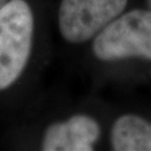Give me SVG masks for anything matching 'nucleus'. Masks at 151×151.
<instances>
[{
  "label": "nucleus",
  "mask_w": 151,
  "mask_h": 151,
  "mask_svg": "<svg viewBox=\"0 0 151 151\" xmlns=\"http://www.w3.org/2000/svg\"><path fill=\"white\" fill-rule=\"evenodd\" d=\"M32 30L34 18L27 2L7 1L0 9V91L22 73L30 54Z\"/></svg>",
  "instance_id": "f257e3e1"
},
{
  "label": "nucleus",
  "mask_w": 151,
  "mask_h": 151,
  "mask_svg": "<svg viewBox=\"0 0 151 151\" xmlns=\"http://www.w3.org/2000/svg\"><path fill=\"white\" fill-rule=\"evenodd\" d=\"M93 52L101 60H151V11L132 10L112 20L99 32Z\"/></svg>",
  "instance_id": "f03ea898"
},
{
  "label": "nucleus",
  "mask_w": 151,
  "mask_h": 151,
  "mask_svg": "<svg viewBox=\"0 0 151 151\" xmlns=\"http://www.w3.org/2000/svg\"><path fill=\"white\" fill-rule=\"evenodd\" d=\"M128 0H63L58 11L62 36L83 43L100 32L124 10Z\"/></svg>",
  "instance_id": "7ed1b4c3"
},
{
  "label": "nucleus",
  "mask_w": 151,
  "mask_h": 151,
  "mask_svg": "<svg viewBox=\"0 0 151 151\" xmlns=\"http://www.w3.org/2000/svg\"><path fill=\"white\" fill-rule=\"evenodd\" d=\"M100 135L95 120L76 115L63 123H55L46 130L43 141L45 151H91Z\"/></svg>",
  "instance_id": "20e7f679"
},
{
  "label": "nucleus",
  "mask_w": 151,
  "mask_h": 151,
  "mask_svg": "<svg viewBox=\"0 0 151 151\" xmlns=\"http://www.w3.org/2000/svg\"><path fill=\"white\" fill-rule=\"evenodd\" d=\"M111 142L116 151H151V124L135 115H124L112 128Z\"/></svg>",
  "instance_id": "39448f33"
},
{
  "label": "nucleus",
  "mask_w": 151,
  "mask_h": 151,
  "mask_svg": "<svg viewBox=\"0 0 151 151\" xmlns=\"http://www.w3.org/2000/svg\"><path fill=\"white\" fill-rule=\"evenodd\" d=\"M7 1H8V0H0V9L7 4Z\"/></svg>",
  "instance_id": "423d86ee"
}]
</instances>
